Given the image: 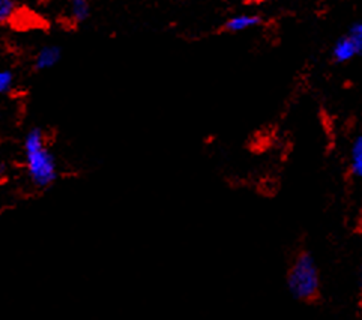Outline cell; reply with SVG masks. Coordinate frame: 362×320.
<instances>
[{
  "instance_id": "obj_9",
  "label": "cell",
  "mask_w": 362,
  "mask_h": 320,
  "mask_svg": "<svg viewBox=\"0 0 362 320\" xmlns=\"http://www.w3.org/2000/svg\"><path fill=\"white\" fill-rule=\"evenodd\" d=\"M14 83H16V73L11 68H5L2 73H0V93L9 95L14 90Z\"/></svg>"
},
{
  "instance_id": "obj_3",
  "label": "cell",
  "mask_w": 362,
  "mask_h": 320,
  "mask_svg": "<svg viewBox=\"0 0 362 320\" xmlns=\"http://www.w3.org/2000/svg\"><path fill=\"white\" fill-rule=\"evenodd\" d=\"M62 56H64V49L60 45L57 44L42 45L33 57V64H32L33 71L35 73H44V71L54 68L60 61H62Z\"/></svg>"
},
{
  "instance_id": "obj_7",
  "label": "cell",
  "mask_w": 362,
  "mask_h": 320,
  "mask_svg": "<svg viewBox=\"0 0 362 320\" xmlns=\"http://www.w3.org/2000/svg\"><path fill=\"white\" fill-rule=\"evenodd\" d=\"M351 173L362 179V134L354 140L351 148Z\"/></svg>"
},
{
  "instance_id": "obj_2",
  "label": "cell",
  "mask_w": 362,
  "mask_h": 320,
  "mask_svg": "<svg viewBox=\"0 0 362 320\" xmlns=\"http://www.w3.org/2000/svg\"><path fill=\"white\" fill-rule=\"evenodd\" d=\"M287 289L298 301H315L320 292V274L315 257L300 251L288 269Z\"/></svg>"
},
{
  "instance_id": "obj_10",
  "label": "cell",
  "mask_w": 362,
  "mask_h": 320,
  "mask_svg": "<svg viewBox=\"0 0 362 320\" xmlns=\"http://www.w3.org/2000/svg\"><path fill=\"white\" fill-rule=\"evenodd\" d=\"M349 37L354 41V44L356 45V50H358V56L362 57V18L355 21L354 25L349 28L347 32Z\"/></svg>"
},
{
  "instance_id": "obj_6",
  "label": "cell",
  "mask_w": 362,
  "mask_h": 320,
  "mask_svg": "<svg viewBox=\"0 0 362 320\" xmlns=\"http://www.w3.org/2000/svg\"><path fill=\"white\" fill-rule=\"evenodd\" d=\"M92 16V8L90 4L86 0H74L69 5V17L76 23V25H83L86 23Z\"/></svg>"
},
{
  "instance_id": "obj_8",
  "label": "cell",
  "mask_w": 362,
  "mask_h": 320,
  "mask_svg": "<svg viewBox=\"0 0 362 320\" xmlns=\"http://www.w3.org/2000/svg\"><path fill=\"white\" fill-rule=\"evenodd\" d=\"M17 9H18V5L17 2H14V0H2V2H0V25L2 26L9 25L12 18H14Z\"/></svg>"
},
{
  "instance_id": "obj_1",
  "label": "cell",
  "mask_w": 362,
  "mask_h": 320,
  "mask_svg": "<svg viewBox=\"0 0 362 320\" xmlns=\"http://www.w3.org/2000/svg\"><path fill=\"white\" fill-rule=\"evenodd\" d=\"M23 155L30 184L38 189L52 188L59 179V167L54 153L48 149L45 133L41 126H32L23 137Z\"/></svg>"
},
{
  "instance_id": "obj_5",
  "label": "cell",
  "mask_w": 362,
  "mask_h": 320,
  "mask_svg": "<svg viewBox=\"0 0 362 320\" xmlns=\"http://www.w3.org/2000/svg\"><path fill=\"white\" fill-rule=\"evenodd\" d=\"M331 54H332L334 62L346 64V62H351L354 57L358 56V50H356V45L354 44V41L351 40V37L346 33L344 37L337 40V42L332 47Z\"/></svg>"
},
{
  "instance_id": "obj_4",
  "label": "cell",
  "mask_w": 362,
  "mask_h": 320,
  "mask_svg": "<svg viewBox=\"0 0 362 320\" xmlns=\"http://www.w3.org/2000/svg\"><path fill=\"white\" fill-rule=\"evenodd\" d=\"M263 23V18L259 14H238L235 17H230L226 20L220 32L223 33H239V32H245L252 28H257Z\"/></svg>"
},
{
  "instance_id": "obj_11",
  "label": "cell",
  "mask_w": 362,
  "mask_h": 320,
  "mask_svg": "<svg viewBox=\"0 0 362 320\" xmlns=\"http://www.w3.org/2000/svg\"><path fill=\"white\" fill-rule=\"evenodd\" d=\"M361 290H362V266H361Z\"/></svg>"
}]
</instances>
